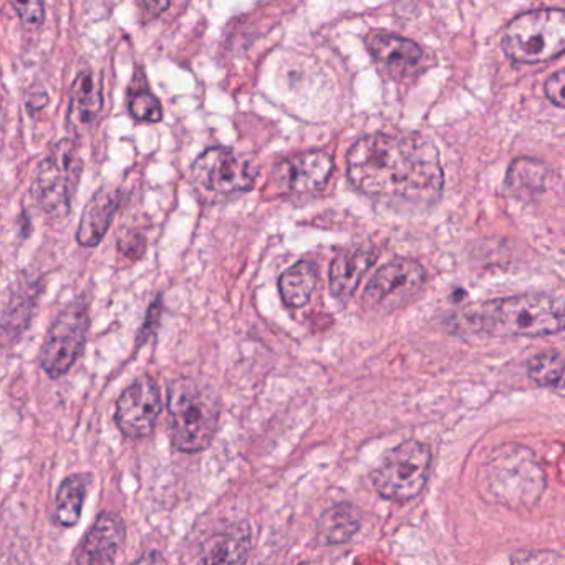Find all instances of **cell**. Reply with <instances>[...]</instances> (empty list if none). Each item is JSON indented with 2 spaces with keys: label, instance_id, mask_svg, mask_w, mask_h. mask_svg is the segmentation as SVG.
Segmentation results:
<instances>
[{
  "label": "cell",
  "instance_id": "cell-1",
  "mask_svg": "<svg viewBox=\"0 0 565 565\" xmlns=\"http://www.w3.org/2000/svg\"><path fill=\"white\" fill-rule=\"evenodd\" d=\"M347 171L360 193L415 207L438 203L445 188L438 148L422 134L366 135L350 148Z\"/></svg>",
  "mask_w": 565,
  "mask_h": 565
},
{
  "label": "cell",
  "instance_id": "cell-2",
  "mask_svg": "<svg viewBox=\"0 0 565 565\" xmlns=\"http://www.w3.org/2000/svg\"><path fill=\"white\" fill-rule=\"evenodd\" d=\"M462 322L489 337H547L565 330V303L547 294H522L468 307Z\"/></svg>",
  "mask_w": 565,
  "mask_h": 565
},
{
  "label": "cell",
  "instance_id": "cell-3",
  "mask_svg": "<svg viewBox=\"0 0 565 565\" xmlns=\"http://www.w3.org/2000/svg\"><path fill=\"white\" fill-rule=\"evenodd\" d=\"M168 426L171 445L184 455L210 448L220 428L221 399L210 385L178 379L168 386Z\"/></svg>",
  "mask_w": 565,
  "mask_h": 565
},
{
  "label": "cell",
  "instance_id": "cell-4",
  "mask_svg": "<svg viewBox=\"0 0 565 565\" xmlns=\"http://www.w3.org/2000/svg\"><path fill=\"white\" fill-rule=\"evenodd\" d=\"M484 491L509 509H532L545 489V475L531 449L502 445L486 459L481 469Z\"/></svg>",
  "mask_w": 565,
  "mask_h": 565
},
{
  "label": "cell",
  "instance_id": "cell-5",
  "mask_svg": "<svg viewBox=\"0 0 565 565\" xmlns=\"http://www.w3.org/2000/svg\"><path fill=\"white\" fill-rule=\"evenodd\" d=\"M502 51L518 64L554 61L565 52L564 9H537L512 19L502 35Z\"/></svg>",
  "mask_w": 565,
  "mask_h": 565
},
{
  "label": "cell",
  "instance_id": "cell-6",
  "mask_svg": "<svg viewBox=\"0 0 565 565\" xmlns=\"http://www.w3.org/2000/svg\"><path fill=\"white\" fill-rule=\"evenodd\" d=\"M82 158L74 140H61L41 161L32 183L35 204L54 220L71 213L72 201L82 177Z\"/></svg>",
  "mask_w": 565,
  "mask_h": 565
},
{
  "label": "cell",
  "instance_id": "cell-7",
  "mask_svg": "<svg viewBox=\"0 0 565 565\" xmlns=\"http://www.w3.org/2000/svg\"><path fill=\"white\" fill-rule=\"evenodd\" d=\"M431 468V449L425 443L409 441L393 448L373 469L372 484L390 501H412L425 489Z\"/></svg>",
  "mask_w": 565,
  "mask_h": 565
},
{
  "label": "cell",
  "instance_id": "cell-8",
  "mask_svg": "<svg viewBox=\"0 0 565 565\" xmlns=\"http://www.w3.org/2000/svg\"><path fill=\"white\" fill-rule=\"evenodd\" d=\"M191 178L204 196L213 200L230 198L254 186L256 161L227 148H210L194 161Z\"/></svg>",
  "mask_w": 565,
  "mask_h": 565
},
{
  "label": "cell",
  "instance_id": "cell-9",
  "mask_svg": "<svg viewBox=\"0 0 565 565\" xmlns=\"http://www.w3.org/2000/svg\"><path fill=\"white\" fill-rule=\"evenodd\" d=\"M87 307L75 303L52 323L41 350V366L49 379L58 380L71 372L87 340Z\"/></svg>",
  "mask_w": 565,
  "mask_h": 565
},
{
  "label": "cell",
  "instance_id": "cell-10",
  "mask_svg": "<svg viewBox=\"0 0 565 565\" xmlns=\"http://www.w3.org/2000/svg\"><path fill=\"white\" fill-rule=\"evenodd\" d=\"M425 280L426 273L418 260L398 257L372 277L363 294V303L369 309H396L415 299Z\"/></svg>",
  "mask_w": 565,
  "mask_h": 565
},
{
  "label": "cell",
  "instance_id": "cell-11",
  "mask_svg": "<svg viewBox=\"0 0 565 565\" xmlns=\"http://www.w3.org/2000/svg\"><path fill=\"white\" fill-rule=\"evenodd\" d=\"M161 412L160 386L151 376H141L117 399L115 425L125 438L143 439L157 428Z\"/></svg>",
  "mask_w": 565,
  "mask_h": 565
},
{
  "label": "cell",
  "instance_id": "cell-12",
  "mask_svg": "<svg viewBox=\"0 0 565 565\" xmlns=\"http://www.w3.org/2000/svg\"><path fill=\"white\" fill-rule=\"evenodd\" d=\"M332 173V157L327 151L310 150L277 163L273 171V180L280 193L306 196L322 190L329 183Z\"/></svg>",
  "mask_w": 565,
  "mask_h": 565
},
{
  "label": "cell",
  "instance_id": "cell-13",
  "mask_svg": "<svg viewBox=\"0 0 565 565\" xmlns=\"http://www.w3.org/2000/svg\"><path fill=\"white\" fill-rule=\"evenodd\" d=\"M127 537V525L121 514L104 511L97 515L78 545L77 565H115Z\"/></svg>",
  "mask_w": 565,
  "mask_h": 565
},
{
  "label": "cell",
  "instance_id": "cell-14",
  "mask_svg": "<svg viewBox=\"0 0 565 565\" xmlns=\"http://www.w3.org/2000/svg\"><path fill=\"white\" fill-rule=\"evenodd\" d=\"M376 64L396 81H405L418 72L423 62V49L409 39L390 32H370L365 41Z\"/></svg>",
  "mask_w": 565,
  "mask_h": 565
},
{
  "label": "cell",
  "instance_id": "cell-15",
  "mask_svg": "<svg viewBox=\"0 0 565 565\" xmlns=\"http://www.w3.org/2000/svg\"><path fill=\"white\" fill-rule=\"evenodd\" d=\"M379 259L373 247L360 246L337 254L330 266V292L340 302H347L355 294L362 277Z\"/></svg>",
  "mask_w": 565,
  "mask_h": 565
},
{
  "label": "cell",
  "instance_id": "cell-16",
  "mask_svg": "<svg viewBox=\"0 0 565 565\" xmlns=\"http://www.w3.org/2000/svg\"><path fill=\"white\" fill-rule=\"evenodd\" d=\"M104 107L102 84L90 68H85L75 78L71 88V105H68V127L75 134H85L94 127Z\"/></svg>",
  "mask_w": 565,
  "mask_h": 565
},
{
  "label": "cell",
  "instance_id": "cell-17",
  "mask_svg": "<svg viewBox=\"0 0 565 565\" xmlns=\"http://www.w3.org/2000/svg\"><path fill=\"white\" fill-rule=\"evenodd\" d=\"M118 206H120V193L117 190L111 188L98 190L82 214L77 230L78 244L85 247L97 246L107 234Z\"/></svg>",
  "mask_w": 565,
  "mask_h": 565
},
{
  "label": "cell",
  "instance_id": "cell-18",
  "mask_svg": "<svg viewBox=\"0 0 565 565\" xmlns=\"http://www.w3.org/2000/svg\"><path fill=\"white\" fill-rule=\"evenodd\" d=\"M253 529L237 522L227 529L196 565H246L253 554Z\"/></svg>",
  "mask_w": 565,
  "mask_h": 565
},
{
  "label": "cell",
  "instance_id": "cell-19",
  "mask_svg": "<svg viewBox=\"0 0 565 565\" xmlns=\"http://www.w3.org/2000/svg\"><path fill=\"white\" fill-rule=\"evenodd\" d=\"M362 519L359 509L350 502H339L327 509L316 525V537L320 545H342L352 541L360 531Z\"/></svg>",
  "mask_w": 565,
  "mask_h": 565
},
{
  "label": "cell",
  "instance_id": "cell-20",
  "mask_svg": "<svg viewBox=\"0 0 565 565\" xmlns=\"http://www.w3.org/2000/svg\"><path fill=\"white\" fill-rule=\"evenodd\" d=\"M90 481V475L75 472V475L67 476L58 486L54 512V519L58 525L75 527L81 522L82 509H84Z\"/></svg>",
  "mask_w": 565,
  "mask_h": 565
},
{
  "label": "cell",
  "instance_id": "cell-21",
  "mask_svg": "<svg viewBox=\"0 0 565 565\" xmlns=\"http://www.w3.org/2000/svg\"><path fill=\"white\" fill-rule=\"evenodd\" d=\"M317 280H319L317 267L307 260L287 269L279 279V292L284 303L294 309L307 306L316 290Z\"/></svg>",
  "mask_w": 565,
  "mask_h": 565
},
{
  "label": "cell",
  "instance_id": "cell-22",
  "mask_svg": "<svg viewBox=\"0 0 565 565\" xmlns=\"http://www.w3.org/2000/svg\"><path fill=\"white\" fill-rule=\"evenodd\" d=\"M527 375L544 388H564L565 359L555 350H544L527 362Z\"/></svg>",
  "mask_w": 565,
  "mask_h": 565
},
{
  "label": "cell",
  "instance_id": "cell-23",
  "mask_svg": "<svg viewBox=\"0 0 565 565\" xmlns=\"http://www.w3.org/2000/svg\"><path fill=\"white\" fill-rule=\"evenodd\" d=\"M128 108L137 120L157 124L163 118L160 102L151 92L145 90V88L131 92L130 98H128Z\"/></svg>",
  "mask_w": 565,
  "mask_h": 565
},
{
  "label": "cell",
  "instance_id": "cell-24",
  "mask_svg": "<svg viewBox=\"0 0 565 565\" xmlns=\"http://www.w3.org/2000/svg\"><path fill=\"white\" fill-rule=\"evenodd\" d=\"M511 565H565V555L552 551H521L512 555Z\"/></svg>",
  "mask_w": 565,
  "mask_h": 565
},
{
  "label": "cell",
  "instance_id": "cell-25",
  "mask_svg": "<svg viewBox=\"0 0 565 565\" xmlns=\"http://www.w3.org/2000/svg\"><path fill=\"white\" fill-rule=\"evenodd\" d=\"M12 8L18 11L22 24L29 29H38L45 21V6L42 2H14Z\"/></svg>",
  "mask_w": 565,
  "mask_h": 565
},
{
  "label": "cell",
  "instance_id": "cell-26",
  "mask_svg": "<svg viewBox=\"0 0 565 565\" xmlns=\"http://www.w3.org/2000/svg\"><path fill=\"white\" fill-rule=\"evenodd\" d=\"M545 95L552 104L565 108V71L555 72L544 85Z\"/></svg>",
  "mask_w": 565,
  "mask_h": 565
},
{
  "label": "cell",
  "instance_id": "cell-27",
  "mask_svg": "<svg viewBox=\"0 0 565 565\" xmlns=\"http://www.w3.org/2000/svg\"><path fill=\"white\" fill-rule=\"evenodd\" d=\"M131 565H170L168 564L167 557L161 554L160 551H150L145 552L141 557H138L137 561Z\"/></svg>",
  "mask_w": 565,
  "mask_h": 565
},
{
  "label": "cell",
  "instance_id": "cell-28",
  "mask_svg": "<svg viewBox=\"0 0 565 565\" xmlns=\"http://www.w3.org/2000/svg\"><path fill=\"white\" fill-rule=\"evenodd\" d=\"M140 6L147 12H150L151 9H154V12H157V14H160V12H163L164 9L170 8V2H163V4H160V2H145V4Z\"/></svg>",
  "mask_w": 565,
  "mask_h": 565
}]
</instances>
